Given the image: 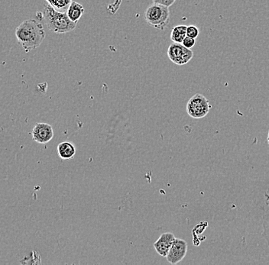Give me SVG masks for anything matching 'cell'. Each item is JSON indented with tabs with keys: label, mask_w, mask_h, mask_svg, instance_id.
<instances>
[{
	"label": "cell",
	"mask_w": 269,
	"mask_h": 265,
	"mask_svg": "<svg viewBox=\"0 0 269 265\" xmlns=\"http://www.w3.org/2000/svg\"><path fill=\"white\" fill-rule=\"evenodd\" d=\"M210 102L203 95L196 93L187 103V113L193 118H202L210 113Z\"/></svg>",
	"instance_id": "obj_4"
},
{
	"label": "cell",
	"mask_w": 269,
	"mask_h": 265,
	"mask_svg": "<svg viewBox=\"0 0 269 265\" xmlns=\"http://www.w3.org/2000/svg\"><path fill=\"white\" fill-rule=\"evenodd\" d=\"M175 238V235L171 232L161 234L154 243V248L157 253L166 258Z\"/></svg>",
	"instance_id": "obj_8"
},
{
	"label": "cell",
	"mask_w": 269,
	"mask_h": 265,
	"mask_svg": "<svg viewBox=\"0 0 269 265\" xmlns=\"http://www.w3.org/2000/svg\"><path fill=\"white\" fill-rule=\"evenodd\" d=\"M188 243L181 238H175L169 252L166 257L167 261L171 265H177L185 259L188 252Z\"/></svg>",
	"instance_id": "obj_6"
},
{
	"label": "cell",
	"mask_w": 269,
	"mask_h": 265,
	"mask_svg": "<svg viewBox=\"0 0 269 265\" xmlns=\"http://www.w3.org/2000/svg\"><path fill=\"white\" fill-rule=\"evenodd\" d=\"M48 2V5H51L53 8L59 11V12H65L68 10V7L71 5L72 0H46Z\"/></svg>",
	"instance_id": "obj_12"
},
{
	"label": "cell",
	"mask_w": 269,
	"mask_h": 265,
	"mask_svg": "<svg viewBox=\"0 0 269 265\" xmlns=\"http://www.w3.org/2000/svg\"><path fill=\"white\" fill-rule=\"evenodd\" d=\"M41 17L47 29L56 34H65L76 29L77 23L69 19L67 12H59L50 5L44 7Z\"/></svg>",
	"instance_id": "obj_2"
},
{
	"label": "cell",
	"mask_w": 269,
	"mask_h": 265,
	"mask_svg": "<svg viewBox=\"0 0 269 265\" xmlns=\"http://www.w3.org/2000/svg\"><path fill=\"white\" fill-rule=\"evenodd\" d=\"M66 12L68 14V17L72 22L77 23L78 21L80 20V18L82 17V15L84 12V8H83L81 4L78 3L77 2H72L70 6L68 7Z\"/></svg>",
	"instance_id": "obj_10"
},
{
	"label": "cell",
	"mask_w": 269,
	"mask_h": 265,
	"mask_svg": "<svg viewBox=\"0 0 269 265\" xmlns=\"http://www.w3.org/2000/svg\"><path fill=\"white\" fill-rule=\"evenodd\" d=\"M187 29L188 26L184 25L175 26L171 30V39L174 43L182 44L184 39L187 37Z\"/></svg>",
	"instance_id": "obj_11"
},
{
	"label": "cell",
	"mask_w": 269,
	"mask_h": 265,
	"mask_svg": "<svg viewBox=\"0 0 269 265\" xmlns=\"http://www.w3.org/2000/svg\"><path fill=\"white\" fill-rule=\"evenodd\" d=\"M153 3L158 4V5H164L169 8L176 2L177 0H153Z\"/></svg>",
	"instance_id": "obj_16"
},
{
	"label": "cell",
	"mask_w": 269,
	"mask_h": 265,
	"mask_svg": "<svg viewBox=\"0 0 269 265\" xmlns=\"http://www.w3.org/2000/svg\"><path fill=\"white\" fill-rule=\"evenodd\" d=\"M15 36L26 53L37 49L45 38V32L42 24L34 20L28 19L23 21L16 28Z\"/></svg>",
	"instance_id": "obj_1"
},
{
	"label": "cell",
	"mask_w": 269,
	"mask_h": 265,
	"mask_svg": "<svg viewBox=\"0 0 269 265\" xmlns=\"http://www.w3.org/2000/svg\"><path fill=\"white\" fill-rule=\"evenodd\" d=\"M268 143H269V134H268Z\"/></svg>",
	"instance_id": "obj_17"
},
{
	"label": "cell",
	"mask_w": 269,
	"mask_h": 265,
	"mask_svg": "<svg viewBox=\"0 0 269 265\" xmlns=\"http://www.w3.org/2000/svg\"><path fill=\"white\" fill-rule=\"evenodd\" d=\"M145 19L154 29L164 30L170 22L169 9L168 7L153 3L146 9Z\"/></svg>",
	"instance_id": "obj_3"
},
{
	"label": "cell",
	"mask_w": 269,
	"mask_h": 265,
	"mask_svg": "<svg viewBox=\"0 0 269 265\" xmlns=\"http://www.w3.org/2000/svg\"><path fill=\"white\" fill-rule=\"evenodd\" d=\"M263 236L269 246V214L263 216Z\"/></svg>",
	"instance_id": "obj_13"
},
{
	"label": "cell",
	"mask_w": 269,
	"mask_h": 265,
	"mask_svg": "<svg viewBox=\"0 0 269 265\" xmlns=\"http://www.w3.org/2000/svg\"><path fill=\"white\" fill-rule=\"evenodd\" d=\"M33 139L38 144H46L54 137V130L51 125L44 122H38L33 128Z\"/></svg>",
	"instance_id": "obj_7"
},
{
	"label": "cell",
	"mask_w": 269,
	"mask_h": 265,
	"mask_svg": "<svg viewBox=\"0 0 269 265\" xmlns=\"http://www.w3.org/2000/svg\"><path fill=\"white\" fill-rule=\"evenodd\" d=\"M199 33H200V32H199L198 28L196 27V26H188V29H187V36H188V37L196 39V38L198 37Z\"/></svg>",
	"instance_id": "obj_14"
},
{
	"label": "cell",
	"mask_w": 269,
	"mask_h": 265,
	"mask_svg": "<svg viewBox=\"0 0 269 265\" xmlns=\"http://www.w3.org/2000/svg\"><path fill=\"white\" fill-rule=\"evenodd\" d=\"M195 44H196V39L188 37V36L184 39L183 42H182V44L189 49H192V47H194Z\"/></svg>",
	"instance_id": "obj_15"
},
{
	"label": "cell",
	"mask_w": 269,
	"mask_h": 265,
	"mask_svg": "<svg viewBox=\"0 0 269 265\" xmlns=\"http://www.w3.org/2000/svg\"><path fill=\"white\" fill-rule=\"evenodd\" d=\"M168 56L174 64L182 66L189 63L193 58L192 49L187 48L182 44L173 43L168 49Z\"/></svg>",
	"instance_id": "obj_5"
},
{
	"label": "cell",
	"mask_w": 269,
	"mask_h": 265,
	"mask_svg": "<svg viewBox=\"0 0 269 265\" xmlns=\"http://www.w3.org/2000/svg\"><path fill=\"white\" fill-rule=\"evenodd\" d=\"M58 153L63 160H71L76 154V148L69 142H61L58 146Z\"/></svg>",
	"instance_id": "obj_9"
}]
</instances>
